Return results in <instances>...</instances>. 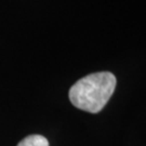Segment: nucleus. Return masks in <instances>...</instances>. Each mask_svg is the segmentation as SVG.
<instances>
[{
    "instance_id": "f257e3e1",
    "label": "nucleus",
    "mask_w": 146,
    "mask_h": 146,
    "mask_svg": "<svg viewBox=\"0 0 146 146\" xmlns=\"http://www.w3.org/2000/svg\"><path fill=\"white\" fill-rule=\"evenodd\" d=\"M117 80L114 74L100 72L79 79L69 89V100L79 110L96 114L104 108L116 89Z\"/></svg>"
},
{
    "instance_id": "f03ea898",
    "label": "nucleus",
    "mask_w": 146,
    "mask_h": 146,
    "mask_svg": "<svg viewBox=\"0 0 146 146\" xmlns=\"http://www.w3.org/2000/svg\"><path fill=\"white\" fill-rule=\"evenodd\" d=\"M17 146H49V142L44 136L39 135V134H33L23 139L17 144Z\"/></svg>"
}]
</instances>
